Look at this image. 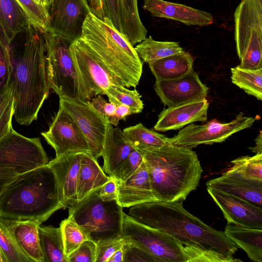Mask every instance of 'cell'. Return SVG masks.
Returning <instances> with one entry per match:
<instances>
[{"label":"cell","mask_w":262,"mask_h":262,"mask_svg":"<svg viewBox=\"0 0 262 262\" xmlns=\"http://www.w3.org/2000/svg\"><path fill=\"white\" fill-rule=\"evenodd\" d=\"M209 102L205 98L168 107L158 116L154 129L159 132L179 129L194 122L207 119Z\"/></svg>","instance_id":"d6986e66"},{"label":"cell","mask_w":262,"mask_h":262,"mask_svg":"<svg viewBox=\"0 0 262 262\" xmlns=\"http://www.w3.org/2000/svg\"><path fill=\"white\" fill-rule=\"evenodd\" d=\"M139 151L157 201L182 202L196 189L203 169L196 154L191 149L170 143L155 149Z\"/></svg>","instance_id":"277c9868"},{"label":"cell","mask_w":262,"mask_h":262,"mask_svg":"<svg viewBox=\"0 0 262 262\" xmlns=\"http://www.w3.org/2000/svg\"><path fill=\"white\" fill-rule=\"evenodd\" d=\"M45 31L31 22L21 46L17 49L10 45L13 117L20 125L37 119L51 89Z\"/></svg>","instance_id":"6da1fadb"},{"label":"cell","mask_w":262,"mask_h":262,"mask_svg":"<svg viewBox=\"0 0 262 262\" xmlns=\"http://www.w3.org/2000/svg\"><path fill=\"white\" fill-rule=\"evenodd\" d=\"M82 151L68 152L49 161L57 181L60 201L63 208L76 204L80 154Z\"/></svg>","instance_id":"ac0fdd59"},{"label":"cell","mask_w":262,"mask_h":262,"mask_svg":"<svg viewBox=\"0 0 262 262\" xmlns=\"http://www.w3.org/2000/svg\"><path fill=\"white\" fill-rule=\"evenodd\" d=\"M17 175L11 169L0 167V194L5 187Z\"/></svg>","instance_id":"f907efd6"},{"label":"cell","mask_w":262,"mask_h":262,"mask_svg":"<svg viewBox=\"0 0 262 262\" xmlns=\"http://www.w3.org/2000/svg\"><path fill=\"white\" fill-rule=\"evenodd\" d=\"M232 82L246 93L262 100V68L245 69L239 66L231 69Z\"/></svg>","instance_id":"d6a6232c"},{"label":"cell","mask_w":262,"mask_h":262,"mask_svg":"<svg viewBox=\"0 0 262 262\" xmlns=\"http://www.w3.org/2000/svg\"><path fill=\"white\" fill-rule=\"evenodd\" d=\"M143 161L141 153L134 149L121 166L117 180L124 181L127 179L139 168Z\"/></svg>","instance_id":"bcb514c9"},{"label":"cell","mask_w":262,"mask_h":262,"mask_svg":"<svg viewBox=\"0 0 262 262\" xmlns=\"http://www.w3.org/2000/svg\"><path fill=\"white\" fill-rule=\"evenodd\" d=\"M135 114L128 106L120 104L116 106L114 115L108 120L111 124L117 126L120 120H124L128 115Z\"/></svg>","instance_id":"681fc988"},{"label":"cell","mask_w":262,"mask_h":262,"mask_svg":"<svg viewBox=\"0 0 262 262\" xmlns=\"http://www.w3.org/2000/svg\"><path fill=\"white\" fill-rule=\"evenodd\" d=\"M38 234L43 262H68L60 227L40 225Z\"/></svg>","instance_id":"f1b7e54d"},{"label":"cell","mask_w":262,"mask_h":262,"mask_svg":"<svg viewBox=\"0 0 262 262\" xmlns=\"http://www.w3.org/2000/svg\"><path fill=\"white\" fill-rule=\"evenodd\" d=\"M134 48L140 59L148 63L183 50L177 42L157 41L151 36L146 37Z\"/></svg>","instance_id":"1f68e13d"},{"label":"cell","mask_w":262,"mask_h":262,"mask_svg":"<svg viewBox=\"0 0 262 262\" xmlns=\"http://www.w3.org/2000/svg\"><path fill=\"white\" fill-rule=\"evenodd\" d=\"M26 13L30 20L46 31L48 16L45 8L38 5L33 0H16Z\"/></svg>","instance_id":"b9f144b4"},{"label":"cell","mask_w":262,"mask_h":262,"mask_svg":"<svg viewBox=\"0 0 262 262\" xmlns=\"http://www.w3.org/2000/svg\"><path fill=\"white\" fill-rule=\"evenodd\" d=\"M70 51L90 100L95 96L105 95V90L113 82L94 52L80 38L72 42Z\"/></svg>","instance_id":"5bb4252c"},{"label":"cell","mask_w":262,"mask_h":262,"mask_svg":"<svg viewBox=\"0 0 262 262\" xmlns=\"http://www.w3.org/2000/svg\"><path fill=\"white\" fill-rule=\"evenodd\" d=\"M105 95L109 102L116 106L120 104L127 105L135 114L141 113L143 109L141 96L136 89L130 90L124 86L112 84L105 90Z\"/></svg>","instance_id":"e575fe53"},{"label":"cell","mask_w":262,"mask_h":262,"mask_svg":"<svg viewBox=\"0 0 262 262\" xmlns=\"http://www.w3.org/2000/svg\"><path fill=\"white\" fill-rule=\"evenodd\" d=\"M224 232L252 260L262 262V229L227 224Z\"/></svg>","instance_id":"83f0119b"},{"label":"cell","mask_w":262,"mask_h":262,"mask_svg":"<svg viewBox=\"0 0 262 262\" xmlns=\"http://www.w3.org/2000/svg\"><path fill=\"white\" fill-rule=\"evenodd\" d=\"M133 147L139 150H150L170 143V138L139 123L123 130Z\"/></svg>","instance_id":"f546056e"},{"label":"cell","mask_w":262,"mask_h":262,"mask_svg":"<svg viewBox=\"0 0 262 262\" xmlns=\"http://www.w3.org/2000/svg\"><path fill=\"white\" fill-rule=\"evenodd\" d=\"M96 191L69 208L68 217L96 244L121 237L123 207L117 200L103 201Z\"/></svg>","instance_id":"8992f818"},{"label":"cell","mask_w":262,"mask_h":262,"mask_svg":"<svg viewBox=\"0 0 262 262\" xmlns=\"http://www.w3.org/2000/svg\"><path fill=\"white\" fill-rule=\"evenodd\" d=\"M49 160L39 138H28L13 127L0 140V167L17 174L47 165Z\"/></svg>","instance_id":"30bf717a"},{"label":"cell","mask_w":262,"mask_h":262,"mask_svg":"<svg viewBox=\"0 0 262 262\" xmlns=\"http://www.w3.org/2000/svg\"><path fill=\"white\" fill-rule=\"evenodd\" d=\"M89 101L99 114L108 119L115 114L116 106L110 102H107L101 95L95 96Z\"/></svg>","instance_id":"7dc6e473"},{"label":"cell","mask_w":262,"mask_h":262,"mask_svg":"<svg viewBox=\"0 0 262 262\" xmlns=\"http://www.w3.org/2000/svg\"><path fill=\"white\" fill-rule=\"evenodd\" d=\"M41 135L54 148L56 157L70 152H90L86 139L77 123L60 105L49 129Z\"/></svg>","instance_id":"9a60e30c"},{"label":"cell","mask_w":262,"mask_h":262,"mask_svg":"<svg viewBox=\"0 0 262 262\" xmlns=\"http://www.w3.org/2000/svg\"><path fill=\"white\" fill-rule=\"evenodd\" d=\"M234 23L238 66L262 68V0H241L234 12Z\"/></svg>","instance_id":"ba28073f"},{"label":"cell","mask_w":262,"mask_h":262,"mask_svg":"<svg viewBox=\"0 0 262 262\" xmlns=\"http://www.w3.org/2000/svg\"><path fill=\"white\" fill-rule=\"evenodd\" d=\"M51 89L59 97L90 101L88 92L72 58L71 40L59 34L44 32Z\"/></svg>","instance_id":"52a82bcc"},{"label":"cell","mask_w":262,"mask_h":262,"mask_svg":"<svg viewBox=\"0 0 262 262\" xmlns=\"http://www.w3.org/2000/svg\"><path fill=\"white\" fill-rule=\"evenodd\" d=\"M231 170L250 180L262 181V153L243 156L232 160Z\"/></svg>","instance_id":"8d00e7d4"},{"label":"cell","mask_w":262,"mask_h":262,"mask_svg":"<svg viewBox=\"0 0 262 262\" xmlns=\"http://www.w3.org/2000/svg\"><path fill=\"white\" fill-rule=\"evenodd\" d=\"M0 218L24 253L32 262H43L38 234L41 224L36 221Z\"/></svg>","instance_id":"cb8c5ba5"},{"label":"cell","mask_w":262,"mask_h":262,"mask_svg":"<svg viewBox=\"0 0 262 262\" xmlns=\"http://www.w3.org/2000/svg\"><path fill=\"white\" fill-rule=\"evenodd\" d=\"M13 97L10 85L6 92L0 96V140L13 127Z\"/></svg>","instance_id":"f35d334b"},{"label":"cell","mask_w":262,"mask_h":262,"mask_svg":"<svg viewBox=\"0 0 262 262\" xmlns=\"http://www.w3.org/2000/svg\"><path fill=\"white\" fill-rule=\"evenodd\" d=\"M207 190L222 210L227 224L262 229V208L214 188L207 187Z\"/></svg>","instance_id":"e0dca14e"},{"label":"cell","mask_w":262,"mask_h":262,"mask_svg":"<svg viewBox=\"0 0 262 262\" xmlns=\"http://www.w3.org/2000/svg\"><path fill=\"white\" fill-rule=\"evenodd\" d=\"M129 215L148 227L161 230L184 246L233 257L237 246L224 233L209 226L187 211L182 202L155 201L131 207Z\"/></svg>","instance_id":"7a4b0ae2"},{"label":"cell","mask_w":262,"mask_h":262,"mask_svg":"<svg viewBox=\"0 0 262 262\" xmlns=\"http://www.w3.org/2000/svg\"><path fill=\"white\" fill-rule=\"evenodd\" d=\"M117 181V201L123 208L157 201L152 191L148 170L144 161L139 168L127 179Z\"/></svg>","instance_id":"7402d4cb"},{"label":"cell","mask_w":262,"mask_h":262,"mask_svg":"<svg viewBox=\"0 0 262 262\" xmlns=\"http://www.w3.org/2000/svg\"><path fill=\"white\" fill-rule=\"evenodd\" d=\"M31 22L16 0H0V36L8 45Z\"/></svg>","instance_id":"484cf974"},{"label":"cell","mask_w":262,"mask_h":262,"mask_svg":"<svg viewBox=\"0 0 262 262\" xmlns=\"http://www.w3.org/2000/svg\"><path fill=\"white\" fill-rule=\"evenodd\" d=\"M121 237L142 247L158 262H186L181 243L161 230L139 223L124 212Z\"/></svg>","instance_id":"9c48e42d"},{"label":"cell","mask_w":262,"mask_h":262,"mask_svg":"<svg viewBox=\"0 0 262 262\" xmlns=\"http://www.w3.org/2000/svg\"><path fill=\"white\" fill-rule=\"evenodd\" d=\"M97 244L90 239L84 241L68 257V262H95Z\"/></svg>","instance_id":"ee69618b"},{"label":"cell","mask_w":262,"mask_h":262,"mask_svg":"<svg viewBox=\"0 0 262 262\" xmlns=\"http://www.w3.org/2000/svg\"><path fill=\"white\" fill-rule=\"evenodd\" d=\"M135 149L119 127L108 125L103 147L102 169L109 177L117 180L121 166Z\"/></svg>","instance_id":"603a6c76"},{"label":"cell","mask_w":262,"mask_h":262,"mask_svg":"<svg viewBox=\"0 0 262 262\" xmlns=\"http://www.w3.org/2000/svg\"><path fill=\"white\" fill-rule=\"evenodd\" d=\"M46 10L47 30L72 41L80 38L84 22L91 13L88 0H50Z\"/></svg>","instance_id":"4fadbf2b"},{"label":"cell","mask_w":262,"mask_h":262,"mask_svg":"<svg viewBox=\"0 0 262 262\" xmlns=\"http://www.w3.org/2000/svg\"><path fill=\"white\" fill-rule=\"evenodd\" d=\"M255 146L253 147L249 148L252 152L257 153H262V136L261 132L260 133L258 136L255 139Z\"/></svg>","instance_id":"f5cc1de1"},{"label":"cell","mask_w":262,"mask_h":262,"mask_svg":"<svg viewBox=\"0 0 262 262\" xmlns=\"http://www.w3.org/2000/svg\"><path fill=\"white\" fill-rule=\"evenodd\" d=\"M0 262H2V258L1 250H0Z\"/></svg>","instance_id":"11a10c76"},{"label":"cell","mask_w":262,"mask_h":262,"mask_svg":"<svg viewBox=\"0 0 262 262\" xmlns=\"http://www.w3.org/2000/svg\"><path fill=\"white\" fill-rule=\"evenodd\" d=\"M127 38L134 46L146 37L147 30L139 14L137 0H121Z\"/></svg>","instance_id":"836d02e7"},{"label":"cell","mask_w":262,"mask_h":262,"mask_svg":"<svg viewBox=\"0 0 262 262\" xmlns=\"http://www.w3.org/2000/svg\"><path fill=\"white\" fill-rule=\"evenodd\" d=\"M110 178L90 152H81L77 185L78 202L93 192L100 190Z\"/></svg>","instance_id":"d4e9b609"},{"label":"cell","mask_w":262,"mask_h":262,"mask_svg":"<svg viewBox=\"0 0 262 262\" xmlns=\"http://www.w3.org/2000/svg\"><path fill=\"white\" fill-rule=\"evenodd\" d=\"M143 8L153 16L174 20L187 25L206 26L213 23L210 13L163 0H144Z\"/></svg>","instance_id":"44dd1931"},{"label":"cell","mask_w":262,"mask_h":262,"mask_svg":"<svg viewBox=\"0 0 262 262\" xmlns=\"http://www.w3.org/2000/svg\"><path fill=\"white\" fill-rule=\"evenodd\" d=\"M11 73L10 45L0 36V96L9 87Z\"/></svg>","instance_id":"60d3db41"},{"label":"cell","mask_w":262,"mask_h":262,"mask_svg":"<svg viewBox=\"0 0 262 262\" xmlns=\"http://www.w3.org/2000/svg\"><path fill=\"white\" fill-rule=\"evenodd\" d=\"M184 250L187 257L186 262H234L241 261L233 257H229L216 252L205 250L189 246H184Z\"/></svg>","instance_id":"ab89813d"},{"label":"cell","mask_w":262,"mask_h":262,"mask_svg":"<svg viewBox=\"0 0 262 262\" xmlns=\"http://www.w3.org/2000/svg\"><path fill=\"white\" fill-rule=\"evenodd\" d=\"M102 62L113 84L136 88L142 73V62L135 48L110 20L90 13L80 37Z\"/></svg>","instance_id":"5b68a950"},{"label":"cell","mask_w":262,"mask_h":262,"mask_svg":"<svg viewBox=\"0 0 262 262\" xmlns=\"http://www.w3.org/2000/svg\"><path fill=\"white\" fill-rule=\"evenodd\" d=\"M206 186L262 208V181L245 178L229 169L220 177L207 181Z\"/></svg>","instance_id":"ffe728a7"},{"label":"cell","mask_w":262,"mask_h":262,"mask_svg":"<svg viewBox=\"0 0 262 262\" xmlns=\"http://www.w3.org/2000/svg\"><path fill=\"white\" fill-rule=\"evenodd\" d=\"M107 262H123V253L122 247L114 252Z\"/></svg>","instance_id":"816d5d0a"},{"label":"cell","mask_w":262,"mask_h":262,"mask_svg":"<svg viewBox=\"0 0 262 262\" xmlns=\"http://www.w3.org/2000/svg\"><path fill=\"white\" fill-rule=\"evenodd\" d=\"M255 121V118L245 116L241 113L228 123L212 120L202 125L191 124L170 138V142L190 149L200 144L222 142L231 135L251 126Z\"/></svg>","instance_id":"8fae6325"},{"label":"cell","mask_w":262,"mask_h":262,"mask_svg":"<svg viewBox=\"0 0 262 262\" xmlns=\"http://www.w3.org/2000/svg\"><path fill=\"white\" fill-rule=\"evenodd\" d=\"M122 237L102 241L97 244L95 262H107L111 256L123 245Z\"/></svg>","instance_id":"f6af8a7d"},{"label":"cell","mask_w":262,"mask_h":262,"mask_svg":"<svg viewBox=\"0 0 262 262\" xmlns=\"http://www.w3.org/2000/svg\"><path fill=\"white\" fill-rule=\"evenodd\" d=\"M61 106L77 123L88 142L90 152L97 159L102 156L108 125L107 118L99 114L89 101L59 97Z\"/></svg>","instance_id":"7c38bea8"},{"label":"cell","mask_w":262,"mask_h":262,"mask_svg":"<svg viewBox=\"0 0 262 262\" xmlns=\"http://www.w3.org/2000/svg\"><path fill=\"white\" fill-rule=\"evenodd\" d=\"M38 5L46 9L47 6L50 3V0H33Z\"/></svg>","instance_id":"db71d44e"},{"label":"cell","mask_w":262,"mask_h":262,"mask_svg":"<svg viewBox=\"0 0 262 262\" xmlns=\"http://www.w3.org/2000/svg\"><path fill=\"white\" fill-rule=\"evenodd\" d=\"M154 89L161 101L168 107L205 99L208 91L193 68L181 78L156 80Z\"/></svg>","instance_id":"2e32d148"},{"label":"cell","mask_w":262,"mask_h":262,"mask_svg":"<svg viewBox=\"0 0 262 262\" xmlns=\"http://www.w3.org/2000/svg\"><path fill=\"white\" fill-rule=\"evenodd\" d=\"M193 63L191 55L183 50L148 64L156 80H165L184 76L193 68Z\"/></svg>","instance_id":"4316f807"},{"label":"cell","mask_w":262,"mask_h":262,"mask_svg":"<svg viewBox=\"0 0 262 262\" xmlns=\"http://www.w3.org/2000/svg\"><path fill=\"white\" fill-rule=\"evenodd\" d=\"M122 248L123 262H158L143 248L128 240L124 239Z\"/></svg>","instance_id":"7bdbcfd3"},{"label":"cell","mask_w":262,"mask_h":262,"mask_svg":"<svg viewBox=\"0 0 262 262\" xmlns=\"http://www.w3.org/2000/svg\"><path fill=\"white\" fill-rule=\"evenodd\" d=\"M59 227L67 257L84 241L89 239L82 229L69 217L62 221Z\"/></svg>","instance_id":"74e56055"},{"label":"cell","mask_w":262,"mask_h":262,"mask_svg":"<svg viewBox=\"0 0 262 262\" xmlns=\"http://www.w3.org/2000/svg\"><path fill=\"white\" fill-rule=\"evenodd\" d=\"M0 250L2 262H32L19 248L1 218Z\"/></svg>","instance_id":"d590c367"},{"label":"cell","mask_w":262,"mask_h":262,"mask_svg":"<svg viewBox=\"0 0 262 262\" xmlns=\"http://www.w3.org/2000/svg\"><path fill=\"white\" fill-rule=\"evenodd\" d=\"M100 198L105 201H111L117 200V181L115 179L111 177L110 179L101 187L99 191Z\"/></svg>","instance_id":"c3c4849f"},{"label":"cell","mask_w":262,"mask_h":262,"mask_svg":"<svg viewBox=\"0 0 262 262\" xmlns=\"http://www.w3.org/2000/svg\"><path fill=\"white\" fill-rule=\"evenodd\" d=\"M63 208L55 174L47 164L17 174L0 194V217L42 224Z\"/></svg>","instance_id":"3957f363"},{"label":"cell","mask_w":262,"mask_h":262,"mask_svg":"<svg viewBox=\"0 0 262 262\" xmlns=\"http://www.w3.org/2000/svg\"><path fill=\"white\" fill-rule=\"evenodd\" d=\"M91 13L103 20L108 19L126 38L127 31L121 0H88Z\"/></svg>","instance_id":"4dcf8cb0"}]
</instances>
